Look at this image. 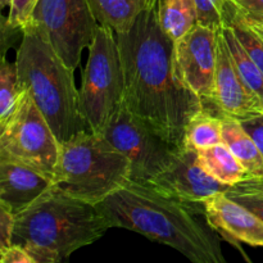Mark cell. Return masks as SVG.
I'll list each match as a JSON object with an SVG mask.
<instances>
[{"instance_id": "cell-17", "label": "cell", "mask_w": 263, "mask_h": 263, "mask_svg": "<svg viewBox=\"0 0 263 263\" xmlns=\"http://www.w3.org/2000/svg\"><path fill=\"white\" fill-rule=\"evenodd\" d=\"M200 166L221 184L234 186L249 179L248 174L223 143L197 151Z\"/></svg>"}, {"instance_id": "cell-25", "label": "cell", "mask_w": 263, "mask_h": 263, "mask_svg": "<svg viewBox=\"0 0 263 263\" xmlns=\"http://www.w3.org/2000/svg\"><path fill=\"white\" fill-rule=\"evenodd\" d=\"M239 122L253 139L263 157V112H257L248 117L240 118Z\"/></svg>"}, {"instance_id": "cell-27", "label": "cell", "mask_w": 263, "mask_h": 263, "mask_svg": "<svg viewBox=\"0 0 263 263\" xmlns=\"http://www.w3.org/2000/svg\"><path fill=\"white\" fill-rule=\"evenodd\" d=\"M15 228V216L0 205V251L13 243V234Z\"/></svg>"}, {"instance_id": "cell-6", "label": "cell", "mask_w": 263, "mask_h": 263, "mask_svg": "<svg viewBox=\"0 0 263 263\" xmlns=\"http://www.w3.org/2000/svg\"><path fill=\"white\" fill-rule=\"evenodd\" d=\"M82 73L81 107L89 128L100 134L125 102V72L117 35L99 25Z\"/></svg>"}, {"instance_id": "cell-4", "label": "cell", "mask_w": 263, "mask_h": 263, "mask_svg": "<svg viewBox=\"0 0 263 263\" xmlns=\"http://www.w3.org/2000/svg\"><path fill=\"white\" fill-rule=\"evenodd\" d=\"M18 84L27 90L59 143L90 130L81 107L74 69L33 32H22L15 51Z\"/></svg>"}, {"instance_id": "cell-12", "label": "cell", "mask_w": 263, "mask_h": 263, "mask_svg": "<svg viewBox=\"0 0 263 263\" xmlns=\"http://www.w3.org/2000/svg\"><path fill=\"white\" fill-rule=\"evenodd\" d=\"M149 184L164 194L192 203H203L207 198L226 193L231 187L211 176L200 166L197 151L187 146H184L172 163Z\"/></svg>"}, {"instance_id": "cell-23", "label": "cell", "mask_w": 263, "mask_h": 263, "mask_svg": "<svg viewBox=\"0 0 263 263\" xmlns=\"http://www.w3.org/2000/svg\"><path fill=\"white\" fill-rule=\"evenodd\" d=\"M231 27H233L235 35L238 36L241 45L247 50V53L251 55V58L256 62L258 68L263 72V36L253 27V25L247 22L244 17L236 20L231 25Z\"/></svg>"}, {"instance_id": "cell-30", "label": "cell", "mask_w": 263, "mask_h": 263, "mask_svg": "<svg viewBox=\"0 0 263 263\" xmlns=\"http://www.w3.org/2000/svg\"><path fill=\"white\" fill-rule=\"evenodd\" d=\"M10 3H12V0H0V7H2V9H4L5 7H9Z\"/></svg>"}, {"instance_id": "cell-22", "label": "cell", "mask_w": 263, "mask_h": 263, "mask_svg": "<svg viewBox=\"0 0 263 263\" xmlns=\"http://www.w3.org/2000/svg\"><path fill=\"white\" fill-rule=\"evenodd\" d=\"M226 195L240 203L263 221V184L259 179H247L234 185Z\"/></svg>"}, {"instance_id": "cell-5", "label": "cell", "mask_w": 263, "mask_h": 263, "mask_svg": "<svg viewBox=\"0 0 263 263\" xmlns=\"http://www.w3.org/2000/svg\"><path fill=\"white\" fill-rule=\"evenodd\" d=\"M131 180V163L107 139L85 130L61 144L54 186L91 204H100Z\"/></svg>"}, {"instance_id": "cell-10", "label": "cell", "mask_w": 263, "mask_h": 263, "mask_svg": "<svg viewBox=\"0 0 263 263\" xmlns=\"http://www.w3.org/2000/svg\"><path fill=\"white\" fill-rule=\"evenodd\" d=\"M220 30L197 25L175 43L174 63L180 81L210 105L215 86L217 36Z\"/></svg>"}, {"instance_id": "cell-21", "label": "cell", "mask_w": 263, "mask_h": 263, "mask_svg": "<svg viewBox=\"0 0 263 263\" xmlns=\"http://www.w3.org/2000/svg\"><path fill=\"white\" fill-rule=\"evenodd\" d=\"M17 64L10 63L3 55L0 67V126L5 125L17 107L21 95Z\"/></svg>"}, {"instance_id": "cell-11", "label": "cell", "mask_w": 263, "mask_h": 263, "mask_svg": "<svg viewBox=\"0 0 263 263\" xmlns=\"http://www.w3.org/2000/svg\"><path fill=\"white\" fill-rule=\"evenodd\" d=\"M205 110L220 117L229 116L236 120L263 112L261 100L244 84L236 69L222 30L218 31L217 36L213 97Z\"/></svg>"}, {"instance_id": "cell-13", "label": "cell", "mask_w": 263, "mask_h": 263, "mask_svg": "<svg viewBox=\"0 0 263 263\" xmlns=\"http://www.w3.org/2000/svg\"><path fill=\"white\" fill-rule=\"evenodd\" d=\"M211 229L243 252L239 243L263 248V221L252 211L235 202L226 193H218L203 202Z\"/></svg>"}, {"instance_id": "cell-28", "label": "cell", "mask_w": 263, "mask_h": 263, "mask_svg": "<svg viewBox=\"0 0 263 263\" xmlns=\"http://www.w3.org/2000/svg\"><path fill=\"white\" fill-rule=\"evenodd\" d=\"M2 263H36L33 257L20 244L12 243L9 247L0 251Z\"/></svg>"}, {"instance_id": "cell-24", "label": "cell", "mask_w": 263, "mask_h": 263, "mask_svg": "<svg viewBox=\"0 0 263 263\" xmlns=\"http://www.w3.org/2000/svg\"><path fill=\"white\" fill-rule=\"evenodd\" d=\"M36 3L37 0H12L9 5V14L8 18L3 20V22L7 27L22 32V27L30 18Z\"/></svg>"}, {"instance_id": "cell-29", "label": "cell", "mask_w": 263, "mask_h": 263, "mask_svg": "<svg viewBox=\"0 0 263 263\" xmlns=\"http://www.w3.org/2000/svg\"><path fill=\"white\" fill-rule=\"evenodd\" d=\"M212 2L215 3L216 7L218 8L220 13L222 14L226 26H231L236 20L244 17L240 9L231 0H212Z\"/></svg>"}, {"instance_id": "cell-16", "label": "cell", "mask_w": 263, "mask_h": 263, "mask_svg": "<svg viewBox=\"0 0 263 263\" xmlns=\"http://www.w3.org/2000/svg\"><path fill=\"white\" fill-rule=\"evenodd\" d=\"M156 0H89L99 25L112 28L116 33L126 32L136 18Z\"/></svg>"}, {"instance_id": "cell-14", "label": "cell", "mask_w": 263, "mask_h": 263, "mask_svg": "<svg viewBox=\"0 0 263 263\" xmlns=\"http://www.w3.org/2000/svg\"><path fill=\"white\" fill-rule=\"evenodd\" d=\"M54 181L41 172L15 162L0 159V205L14 216L45 194Z\"/></svg>"}, {"instance_id": "cell-7", "label": "cell", "mask_w": 263, "mask_h": 263, "mask_svg": "<svg viewBox=\"0 0 263 263\" xmlns=\"http://www.w3.org/2000/svg\"><path fill=\"white\" fill-rule=\"evenodd\" d=\"M98 27L89 0H37L22 32L37 35L69 68L76 69Z\"/></svg>"}, {"instance_id": "cell-18", "label": "cell", "mask_w": 263, "mask_h": 263, "mask_svg": "<svg viewBox=\"0 0 263 263\" xmlns=\"http://www.w3.org/2000/svg\"><path fill=\"white\" fill-rule=\"evenodd\" d=\"M161 27L176 43L198 25L194 0H159Z\"/></svg>"}, {"instance_id": "cell-9", "label": "cell", "mask_w": 263, "mask_h": 263, "mask_svg": "<svg viewBox=\"0 0 263 263\" xmlns=\"http://www.w3.org/2000/svg\"><path fill=\"white\" fill-rule=\"evenodd\" d=\"M131 163V180L149 182L181 151L122 103L100 133Z\"/></svg>"}, {"instance_id": "cell-31", "label": "cell", "mask_w": 263, "mask_h": 263, "mask_svg": "<svg viewBox=\"0 0 263 263\" xmlns=\"http://www.w3.org/2000/svg\"><path fill=\"white\" fill-rule=\"evenodd\" d=\"M253 27L263 36V25H253Z\"/></svg>"}, {"instance_id": "cell-20", "label": "cell", "mask_w": 263, "mask_h": 263, "mask_svg": "<svg viewBox=\"0 0 263 263\" xmlns=\"http://www.w3.org/2000/svg\"><path fill=\"white\" fill-rule=\"evenodd\" d=\"M222 143V121L220 116L203 110L192 118L185 130L184 144L194 151Z\"/></svg>"}, {"instance_id": "cell-15", "label": "cell", "mask_w": 263, "mask_h": 263, "mask_svg": "<svg viewBox=\"0 0 263 263\" xmlns=\"http://www.w3.org/2000/svg\"><path fill=\"white\" fill-rule=\"evenodd\" d=\"M222 121V143L231 151L235 158L248 174L249 179L263 177V157L253 139L244 130L239 120L229 116Z\"/></svg>"}, {"instance_id": "cell-3", "label": "cell", "mask_w": 263, "mask_h": 263, "mask_svg": "<svg viewBox=\"0 0 263 263\" xmlns=\"http://www.w3.org/2000/svg\"><path fill=\"white\" fill-rule=\"evenodd\" d=\"M108 229L98 205L53 186L15 216L13 243L27 249L36 263H59L99 240Z\"/></svg>"}, {"instance_id": "cell-1", "label": "cell", "mask_w": 263, "mask_h": 263, "mask_svg": "<svg viewBox=\"0 0 263 263\" xmlns=\"http://www.w3.org/2000/svg\"><path fill=\"white\" fill-rule=\"evenodd\" d=\"M158 5L156 0L130 30L116 33L125 72V104L168 143L182 149L187 123L205 109L177 76L175 41L162 30Z\"/></svg>"}, {"instance_id": "cell-32", "label": "cell", "mask_w": 263, "mask_h": 263, "mask_svg": "<svg viewBox=\"0 0 263 263\" xmlns=\"http://www.w3.org/2000/svg\"><path fill=\"white\" fill-rule=\"evenodd\" d=\"M259 181H261V182H262V184H263V177H262V179H259Z\"/></svg>"}, {"instance_id": "cell-8", "label": "cell", "mask_w": 263, "mask_h": 263, "mask_svg": "<svg viewBox=\"0 0 263 263\" xmlns=\"http://www.w3.org/2000/svg\"><path fill=\"white\" fill-rule=\"evenodd\" d=\"M61 143L27 90L17 107L0 126V159L25 164L53 179Z\"/></svg>"}, {"instance_id": "cell-26", "label": "cell", "mask_w": 263, "mask_h": 263, "mask_svg": "<svg viewBox=\"0 0 263 263\" xmlns=\"http://www.w3.org/2000/svg\"><path fill=\"white\" fill-rule=\"evenodd\" d=\"M251 25H263V0H231Z\"/></svg>"}, {"instance_id": "cell-2", "label": "cell", "mask_w": 263, "mask_h": 263, "mask_svg": "<svg viewBox=\"0 0 263 263\" xmlns=\"http://www.w3.org/2000/svg\"><path fill=\"white\" fill-rule=\"evenodd\" d=\"M109 228L138 233L176 249L195 263H225L217 236L204 216L203 203L171 197L149 182L130 180L98 204Z\"/></svg>"}, {"instance_id": "cell-19", "label": "cell", "mask_w": 263, "mask_h": 263, "mask_svg": "<svg viewBox=\"0 0 263 263\" xmlns=\"http://www.w3.org/2000/svg\"><path fill=\"white\" fill-rule=\"evenodd\" d=\"M222 33L228 43V48L230 50L233 61L235 63L236 69L240 74L244 84L257 95L263 105V72L258 68L256 62L251 58L244 46L239 41L238 36L234 32L231 26H223Z\"/></svg>"}]
</instances>
